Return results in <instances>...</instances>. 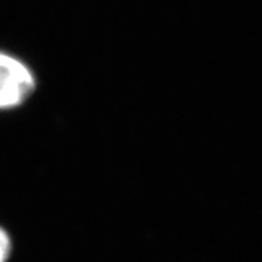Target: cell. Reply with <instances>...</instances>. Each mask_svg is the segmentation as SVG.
Returning <instances> with one entry per match:
<instances>
[{
    "label": "cell",
    "instance_id": "1",
    "mask_svg": "<svg viewBox=\"0 0 262 262\" xmlns=\"http://www.w3.org/2000/svg\"><path fill=\"white\" fill-rule=\"evenodd\" d=\"M35 86V75L27 63L0 51V111L15 110L27 102Z\"/></svg>",
    "mask_w": 262,
    "mask_h": 262
},
{
    "label": "cell",
    "instance_id": "2",
    "mask_svg": "<svg viewBox=\"0 0 262 262\" xmlns=\"http://www.w3.org/2000/svg\"><path fill=\"white\" fill-rule=\"evenodd\" d=\"M10 253V239L9 234L0 227V262L8 261Z\"/></svg>",
    "mask_w": 262,
    "mask_h": 262
}]
</instances>
